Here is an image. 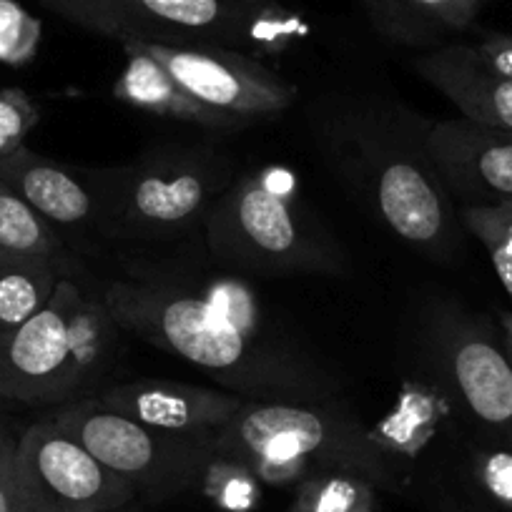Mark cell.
<instances>
[{"label": "cell", "instance_id": "1", "mask_svg": "<svg viewBox=\"0 0 512 512\" xmlns=\"http://www.w3.org/2000/svg\"><path fill=\"white\" fill-rule=\"evenodd\" d=\"M101 299L123 332L196 364L244 400H334V379L279 332L231 269L141 262L111 279Z\"/></svg>", "mask_w": 512, "mask_h": 512}, {"label": "cell", "instance_id": "2", "mask_svg": "<svg viewBox=\"0 0 512 512\" xmlns=\"http://www.w3.org/2000/svg\"><path fill=\"white\" fill-rule=\"evenodd\" d=\"M214 457L246 467L267 485H299L317 472H344L397 490L402 465L357 417L329 402L246 400L206 435Z\"/></svg>", "mask_w": 512, "mask_h": 512}, {"label": "cell", "instance_id": "3", "mask_svg": "<svg viewBox=\"0 0 512 512\" xmlns=\"http://www.w3.org/2000/svg\"><path fill=\"white\" fill-rule=\"evenodd\" d=\"M211 262L241 274H339L342 246L309 211L297 176L264 166L226 186L204 219Z\"/></svg>", "mask_w": 512, "mask_h": 512}, {"label": "cell", "instance_id": "4", "mask_svg": "<svg viewBox=\"0 0 512 512\" xmlns=\"http://www.w3.org/2000/svg\"><path fill=\"white\" fill-rule=\"evenodd\" d=\"M121 334L103 299L66 274L36 317L0 339V397L68 405L113 367Z\"/></svg>", "mask_w": 512, "mask_h": 512}, {"label": "cell", "instance_id": "5", "mask_svg": "<svg viewBox=\"0 0 512 512\" xmlns=\"http://www.w3.org/2000/svg\"><path fill=\"white\" fill-rule=\"evenodd\" d=\"M422 134L407 139L397 118L354 113L334 128L332 144L342 171L369 196L392 234L427 254L445 256L455 246V214Z\"/></svg>", "mask_w": 512, "mask_h": 512}, {"label": "cell", "instance_id": "6", "mask_svg": "<svg viewBox=\"0 0 512 512\" xmlns=\"http://www.w3.org/2000/svg\"><path fill=\"white\" fill-rule=\"evenodd\" d=\"M231 164L209 149H169L134 164L91 171L98 231L111 239H176L206 219L226 186Z\"/></svg>", "mask_w": 512, "mask_h": 512}, {"label": "cell", "instance_id": "7", "mask_svg": "<svg viewBox=\"0 0 512 512\" xmlns=\"http://www.w3.org/2000/svg\"><path fill=\"white\" fill-rule=\"evenodd\" d=\"M63 21L118 43L216 46L234 51H279L294 28L282 6L251 8L239 0H41Z\"/></svg>", "mask_w": 512, "mask_h": 512}, {"label": "cell", "instance_id": "8", "mask_svg": "<svg viewBox=\"0 0 512 512\" xmlns=\"http://www.w3.org/2000/svg\"><path fill=\"white\" fill-rule=\"evenodd\" d=\"M48 420L76 437L98 462L149 500H169L199 487L214 460L206 435H174L103 410L93 397L68 402Z\"/></svg>", "mask_w": 512, "mask_h": 512}, {"label": "cell", "instance_id": "9", "mask_svg": "<svg viewBox=\"0 0 512 512\" xmlns=\"http://www.w3.org/2000/svg\"><path fill=\"white\" fill-rule=\"evenodd\" d=\"M442 384L462 415L495 447L512 450V357L480 317L450 309L432 329Z\"/></svg>", "mask_w": 512, "mask_h": 512}, {"label": "cell", "instance_id": "10", "mask_svg": "<svg viewBox=\"0 0 512 512\" xmlns=\"http://www.w3.org/2000/svg\"><path fill=\"white\" fill-rule=\"evenodd\" d=\"M16 460L31 512H123L139 497L53 420L18 437Z\"/></svg>", "mask_w": 512, "mask_h": 512}, {"label": "cell", "instance_id": "11", "mask_svg": "<svg viewBox=\"0 0 512 512\" xmlns=\"http://www.w3.org/2000/svg\"><path fill=\"white\" fill-rule=\"evenodd\" d=\"M136 46L154 56L191 96L246 123L277 116L297 98L292 83L251 53L216 46Z\"/></svg>", "mask_w": 512, "mask_h": 512}, {"label": "cell", "instance_id": "12", "mask_svg": "<svg viewBox=\"0 0 512 512\" xmlns=\"http://www.w3.org/2000/svg\"><path fill=\"white\" fill-rule=\"evenodd\" d=\"M422 141L450 196L465 204L512 199V131L455 118L425 126Z\"/></svg>", "mask_w": 512, "mask_h": 512}, {"label": "cell", "instance_id": "13", "mask_svg": "<svg viewBox=\"0 0 512 512\" xmlns=\"http://www.w3.org/2000/svg\"><path fill=\"white\" fill-rule=\"evenodd\" d=\"M93 400L103 410L118 412L141 425L174 435H209L224 427L246 402L229 390H209L159 379L113 384L93 395Z\"/></svg>", "mask_w": 512, "mask_h": 512}, {"label": "cell", "instance_id": "14", "mask_svg": "<svg viewBox=\"0 0 512 512\" xmlns=\"http://www.w3.org/2000/svg\"><path fill=\"white\" fill-rule=\"evenodd\" d=\"M0 181L53 229L98 231V194L91 174L83 176L21 146L0 156Z\"/></svg>", "mask_w": 512, "mask_h": 512}, {"label": "cell", "instance_id": "15", "mask_svg": "<svg viewBox=\"0 0 512 512\" xmlns=\"http://www.w3.org/2000/svg\"><path fill=\"white\" fill-rule=\"evenodd\" d=\"M422 81L450 98L467 121L512 131V78L495 73L475 48L447 43L415 61Z\"/></svg>", "mask_w": 512, "mask_h": 512}, {"label": "cell", "instance_id": "16", "mask_svg": "<svg viewBox=\"0 0 512 512\" xmlns=\"http://www.w3.org/2000/svg\"><path fill=\"white\" fill-rule=\"evenodd\" d=\"M126 53V68L113 83V96L139 111L159 118L194 123L209 131H231L244 128L246 121L214 111L199 98L191 96L154 56L141 51L136 43H121Z\"/></svg>", "mask_w": 512, "mask_h": 512}, {"label": "cell", "instance_id": "17", "mask_svg": "<svg viewBox=\"0 0 512 512\" xmlns=\"http://www.w3.org/2000/svg\"><path fill=\"white\" fill-rule=\"evenodd\" d=\"M382 36L402 46H435L467 31L482 0H359Z\"/></svg>", "mask_w": 512, "mask_h": 512}, {"label": "cell", "instance_id": "18", "mask_svg": "<svg viewBox=\"0 0 512 512\" xmlns=\"http://www.w3.org/2000/svg\"><path fill=\"white\" fill-rule=\"evenodd\" d=\"M63 277V256L0 259V339L36 317Z\"/></svg>", "mask_w": 512, "mask_h": 512}, {"label": "cell", "instance_id": "19", "mask_svg": "<svg viewBox=\"0 0 512 512\" xmlns=\"http://www.w3.org/2000/svg\"><path fill=\"white\" fill-rule=\"evenodd\" d=\"M63 256L61 236L16 191L0 181V259Z\"/></svg>", "mask_w": 512, "mask_h": 512}, {"label": "cell", "instance_id": "20", "mask_svg": "<svg viewBox=\"0 0 512 512\" xmlns=\"http://www.w3.org/2000/svg\"><path fill=\"white\" fill-rule=\"evenodd\" d=\"M287 512H374L377 492L372 482L344 472H317L299 482Z\"/></svg>", "mask_w": 512, "mask_h": 512}, {"label": "cell", "instance_id": "21", "mask_svg": "<svg viewBox=\"0 0 512 512\" xmlns=\"http://www.w3.org/2000/svg\"><path fill=\"white\" fill-rule=\"evenodd\" d=\"M462 224L485 246L502 289L512 299V199L497 204H465Z\"/></svg>", "mask_w": 512, "mask_h": 512}, {"label": "cell", "instance_id": "22", "mask_svg": "<svg viewBox=\"0 0 512 512\" xmlns=\"http://www.w3.org/2000/svg\"><path fill=\"white\" fill-rule=\"evenodd\" d=\"M259 485L262 482L256 480L246 467L229 460H221V457H214L206 465L199 482V487H204L209 492V497L216 505L231 512L251 510L259 502V497H262Z\"/></svg>", "mask_w": 512, "mask_h": 512}, {"label": "cell", "instance_id": "23", "mask_svg": "<svg viewBox=\"0 0 512 512\" xmlns=\"http://www.w3.org/2000/svg\"><path fill=\"white\" fill-rule=\"evenodd\" d=\"M41 46V21L18 0H0V63L26 66Z\"/></svg>", "mask_w": 512, "mask_h": 512}, {"label": "cell", "instance_id": "24", "mask_svg": "<svg viewBox=\"0 0 512 512\" xmlns=\"http://www.w3.org/2000/svg\"><path fill=\"white\" fill-rule=\"evenodd\" d=\"M38 106L21 88H0V156L26 146V136L38 123Z\"/></svg>", "mask_w": 512, "mask_h": 512}, {"label": "cell", "instance_id": "25", "mask_svg": "<svg viewBox=\"0 0 512 512\" xmlns=\"http://www.w3.org/2000/svg\"><path fill=\"white\" fill-rule=\"evenodd\" d=\"M472 472L480 490L502 510L512 512V450L492 447L475 455Z\"/></svg>", "mask_w": 512, "mask_h": 512}, {"label": "cell", "instance_id": "26", "mask_svg": "<svg viewBox=\"0 0 512 512\" xmlns=\"http://www.w3.org/2000/svg\"><path fill=\"white\" fill-rule=\"evenodd\" d=\"M475 48L477 58L485 63L487 68H492L495 73L512 78V36L510 33H490L487 38H482Z\"/></svg>", "mask_w": 512, "mask_h": 512}, {"label": "cell", "instance_id": "27", "mask_svg": "<svg viewBox=\"0 0 512 512\" xmlns=\"http://www.w3.org/2000/svg\"><path fill=\"white\" fill-rule=\"evenodd\" d=\"M0 512H31V502L18 472V460L0 472Z\"/></svg>", "mask_w": 512, "mask_h": 512}, {"label": "cell", "instance_id": "28", "mask_svg": "<svg viewBox=\"0 0 512 512\" xmlns=\"http://www.w3.org/2000/svg\"><path fill=\"white\" fill-rule=\"evenodd\" d=\"M16 450H18V440L16 437H11V432L6 430V425L0 422V472L16 462Z\"/></svg>", "mask_w": 512, "mask_h": 512}, {"label": "cell", "instance_id": "29", "mask_svg": "<svg viewBox=\"0 0 512 512\" xmlns=\"http://www.w3.org/2000/svg\"><path fill=\"white\" fill-rule=\"evenodd\" d=\"M239 3L251 8H279V0H239Z\"/></svg>", "mask_w": 512, "mask_h": 512}, {"label": "cell", "instance_id": "30", "mask_svg": "<svg viewBox=\"0 0 512 512\" xmlns=\"http://www.w3.org/2000/svg\"><path fill=\"white\" fill-rule=\"evenodd\" d=\"M500 324H502V334H505V337L512 342V312L510 314H502Z\"/></svg>", "mask_w": 512, "mask_h": 512}, {"label": "cell", "instance_id": "31", "mask_svg": "<svg viewBox=\"0 0 512 512\" xmlns=\"http://www.w3.org/2000/svg\"><path fill=\"white\" fill-rule=\"evenodd\" d=\"M505 347H507V352H510V357H512V342L507 337H505Z\"/></svg>", "mask_w": 512, "mask_h": 512}]
</instances>
